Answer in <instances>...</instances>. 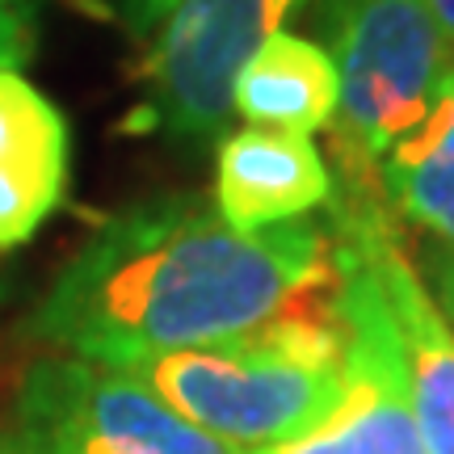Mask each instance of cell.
<instances>
[{"label":"cell","mask_w":454,"mask_h":454,"mask_svg":"<svg viewBox=\"0 0 454 454\" xmlns=\"http://www.w3.org/2000/svg\"><path fill=\"white\" fill-rule=\"evenodd\" d=\"M333 286L325 227L236 231L207 198H147L110 215L67 257L30 333L67 357L135 366L244 337Z\"/></svg>","instance_id":"cell-1"},{"label":"cell","mask_w":454,"mask_h":454,"mask_svg":"<svg viewBox=\"0 0 454 454\" xmlns=\"http://www.w3.org/2000/svg\"><path fill=\"white\" fill-rule=\"evenodd\" d=\"M122 371L147 383L177 417L236 450L282 446L325 421L345 387L337 286L244 337L147 357Z\"/></svg>","instance_id":"cell-2"},{"label":"cell","mask_w":454,"mask_h":454,"mask_svg":"<svg viewBox=\"0 0 454 454\" xmlns=\"http://www.w3.org/2000/svg\"><path fill=\"white\" fill-rule=\"evenodd\" d=\"M320 26L340 76V173L354 185H374L379 160L442 98L454 47L425 0H325Z\"/></svg>","instance_id":"cell-3"},{"label":"cell","mask_w":454,"mask_h":454,"mask_svg":"<svg viewBox=\"0 0 454 454\" xmlns=\"http://www.w3.org/2000/svg\"><path fill=\"white\" fill-rule=\"evenodd\" d=\"M4 454H244L177 417L122 366L38 357L21 374Z\"/></svg>","instance_id":"cell-4"},{"label":"cell","mask_w":454,"mask_h":454,"mask_svg":"<svg viewBox=\"0 0 454 454\" xmlns=\"http://www.w3.org/2000/svg\"><path fill=\"white\" fill-rule=\"evenodd\" d=\"M303 0H177L147 34L139 59L135 135L202 139L231 118V89L244 64L270 43Z\"/></svg>","instance_id":"cell-5"},{"label":"cell","mask_w":454,"mask_h":454,"mask_svg":"<svg viewBox=\"0 0 454 454\" xmlns=\"http://www.w3.org/2000/svg\"><path fill=\"white\" fill-rule=\"evenodd\" d=\"M333 223V257L340 278L337 308L345 320V387L320 425L261 454H425L408 404L400 340L366 240L349 219L337 215Z\"/></svg>","instance_id":"cell-6"},{"label":"cell","mask_w":454,"mask_h":454,"mask_svg":"<svg viewBox=\"0 0 454 454\" xmlns=\"http://www.w3.org/2000/svg\"><path fill=\"white\" fill-rule=\"evenodd\" d=\"M349 194L337 198V215L362 231L366 253L374 261V274L387 299L400 362H404L408 404L421 429L425 454H454V328L434 303L421 274L408 265L404 244L379 211L371 185H345ZM328 198V202H333Z\"/></svg>","instance_id":"cell-7"},{"label":"cell","mask_w":454,"mask_h":454,"mask_svg":"<svg viewBox=\"0 0 454 454\" xmlns=\"http://www.w3.org/2000/svg\"><path fill=\"white\" fill-rule=\"evenodd\" d=\"M72 135L55 101L21 72H0V253L21 248L64 207Z\"/></svg>","instance_id":"cell-8"},{"label":"cell","mask_w":454,"mask_h":454,"mask_svg":"<svg viewBox=\"0 0 454 454\" xmlns=\"http://www.w3.org/2000/svg\"><path fill=\"white\" fill-rule=\"evenodd\" d=\"M328 198H333V173L308 135L244 127L219 144L215 211L236 231L299 223Z\"/></svg>","instance_id":"cell-9"},{"label":"cell","mask_w":454,"mask_h":454,"mask_svg":"<svg viewBox=\"0 0 454 454\" xmlns=\"http://www.w3.org/2000/svg\"><path fill=\"white\" fill-rule=\"evenodd\" d=\"M340 106L337 64L320 43L278 30L270 43L244 64L231 89V110L248 127L286 130V135H316L333 127Z\"/></svg>","instance_id":"cell-10"},{"label":"cell","mask_w":454,"mask_h":454,"mask_svg":"<svg viewBox=\"0 0 454 454\" xmlns=\"http://www.w3.org/2000/svg\"><path fill=\"white\" fill-rule=\"evenodd\" d=\"M379 185L429 244L454 248V67L421 127L379 160Z\"/></svg>","instance_id":"cell-11"},{"label":"cell","mask_w":454,"mask_h":454,"mask_svg":"<svg viewBox=\"0 0 454 454\" xmlns=\"http://www.w3.org/2000/svg\"><path fill=\"white\" fill-rule=\"evenodd\" d=\"M34 51V0H0V72H17Z\"/></svg>","instance_id":"cell-12"},{"label":"cell","mask_w":454,"mask_h":454,"mask_svg":"<svg viewBox=\"0 0 454 454\" xmlns=\"http://www.w3.org/2000/svg\"><path fill=\"white\" fill-rule=\"evenodd\" d=\"M425 278H429V294L442 308V316L450 320L454 328V248L446 244H429L425 253Z\"/></svg>","instance_id":"cell-13"},{"label":"cell","mask_w":454,"mask_h":454,"mask_svg":"<svg viewBox=\"0 0 454 454\" xmlns=\"http://www.w3.org/2000/svg\"><path fill=\"white\" fill-rule=\"evenodd\" d=\"M177 0H122V13H127V26L139 38H147V34L160 26V17L173 9Z\"/></svg>","instance_id":"cell-14"},{"label":"cell","mask_w":454,"mask_h":454,"mask_svg":"<svg viewBox=\"0 0 454 454\" xmlns=\"http://www.w3.org/2000/svg\"><path fill=\"white\" fill-rule=\"evenodd\" d=\"M425 9L438 21V30L446 34V43L454 47V0H425Z\"/></svg>","instance_id":"cell-15"},{"label":"cell","mask_w":454,"mask_h":454,"mask_svg":"<svg viewBox=\"0 0 454 454\" xmlns=\"http://www.w3.org/2000/svg\"><path fill=\"white\" fill-rule=\"evenodd\" d=\"M0 454H4V450H0Z\"/></svg>","instance_id":"cell-16"}]
</instances>
